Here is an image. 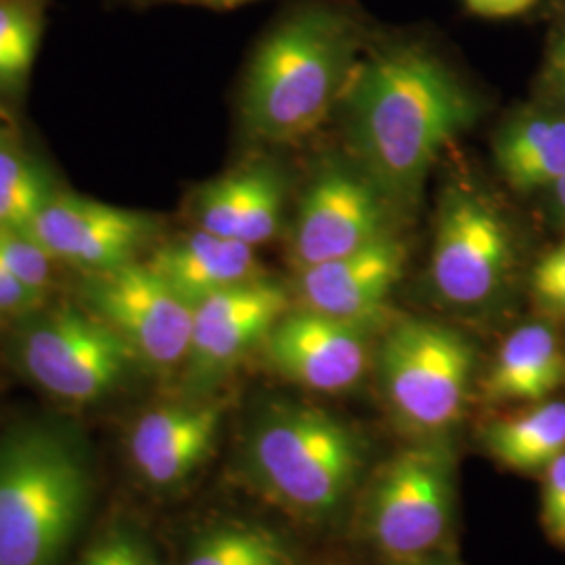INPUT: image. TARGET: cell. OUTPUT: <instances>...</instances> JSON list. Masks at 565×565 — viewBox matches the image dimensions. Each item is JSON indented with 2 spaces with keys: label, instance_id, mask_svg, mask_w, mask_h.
<instances>
[{
  "label": "cell",
  "instance_id": "1",
  "mask_svg": "<svg viewBox=\"0 0 565 565\" xmlns=\"http://www.w3.org/2000/svg\"><path fill=\"white\" fill-rule=\"evenodd\" d=\"M342 103L359 168L392 207L417 202L443 149L482 114L455 67L411 39L369 41Z\"/></svg>",
  "mask_w": 565,
  "mask_h": 565
},
{
  "label": "cell",
  "instance_id": "2",
  "mask_svg": "<svg viewBox=\"0 0 565 565\" xmlns=\"http://www.w3.org/2000/svg\"><path fill=\"white\" fill-rule=\"evenodd\" d=\"M354 7L310 0L277 21L256 46L243 84L247 132L266 142L310 135L342 102L369 46Z\"/></svg>",
  "mask_w": 565,
  "mask_h": 565
},
{
  "label": "cell",
  "instance_id": "3",
  "mask_svg": "<svg viewBox=\"0 0 565 565\" xmlns=\"http://www.w3.org/2000/svg\"><path fill=\"white\" fill-rule=\"evenodd\" d=\"M93 501V469L65 425L0 438V565H61Z\"/></svg>",
  "mask_w": 565,
  "mask_h": 565
},
{
  "label": "cell",
  "instance_id": "4",
  "mask_svg": "<svg viewBox=\"0 0 565 565\" xmlns=\"http://www.w3.org/2000/svg\"><path fill=\"white\" fill-rule=\"evenodd\" d=\"M359 436L323 408L281 404L256 424L247 465L264 492L306 518L338 511L363 471Z\"/></svg>",
  "mask_w": 565,
  "mask_h": 565
},
{
  "label": "cell",
  "instance_id": "5",
  "mask_svg": "<svg viewBox=\"0 0 565 565\" xmlns=\"http://www.w3.org/2000/svg\"><path fill=\"white\" fill-rule=\"evenodd\" d=\"M377 364L385 401L404 427L440 434L461 419L476 352L455 329L404 319L387 331Z\"/></svg>",
  "mask_w": 565,
  "mask_h": 565
},
{
  "label": "cell",
  "instance_id": "6",
  "mask_svg": "<svg viewBox=\"0 0 565 565\" xmlns=\"http://www.w3.org/2000/svg\"><path fill=\"white\" fill-rule=\"evenodd\" d=\"M18 361L28 377L67 403H95L139 361L120 333L95 312L61 306L23 324Z\"/></svg>",
  "mask_w": 565,
  "mask_h": 565
},
{
  "label": "cell",
  "instance_id": "7",
  "mask_svg": "<svg viewBox=\"0 0 565 565\" xmlns=\"http://www.w3.org/2000/svg\"><path fill=\"white\" fill-rule=\"evenodd\" d=\"M452 501V455L438 445L406 448L382 467L369 490L366 532L392 562L422 559L443 543Z\"/></svg>",
  "mask_w": 565,
  "mask_h": 565
},
{
  "label": "cell",
  "instance_id": "8",
  "mask_svg": "<svg viewBox=\"0 0 565 565\" xmlns=\"http://www.w3.org/2000/svg\"><path fill=\"white\" fill-rule=\"evenodd\" d=\"M513 260L503 216L469 184H448L440 200L429 277L452 306H480L497 296Z\"/></svg>",
  "mask_w": 565,
  "mask_h": 565
},
{
  "label": "cell",
  "instance_id": "9",
  "mask_svg": "<svg viewBox=\"0 0 565 565\" xmlns=\"http://www.w3.org/2000/svg\"><path fill=\"white\" fill-rule=\"evenodd\" d=\"M86 298L93 312L120 333L142 363L168 373L186 361L193 306L149 264L130 263L90 275Z\"/></svg>",
  "mask_w": 565,
  "mask_h": 565
},
{
  "label": "cell",
  "instance_id": "10",
  "mask_svg": "<svg viewBox=\"0 0 565 565\" xmlns=\"http://www.w3.org/2000/svg\"><path fill=\"white\" fill-rule=\"evenodd\" d=\"M390 202L361 168L331 163L310 182L291 237L300 268L338 260L390 231Z\"/></svg>",
  "mask_w": 565,
  "mask_h": 565
},
{
  "label": "cell",
  "instance_id": "11",
  "mask_svg": "<svg viewBox=\"0 0 565 565\" xmlns=\"http://www.w3.org/2000/svg\"><path fill=\"white\" fill-rule=\"evenodd\" d=\"M156 224L139 212L55 193L25 228L60 263L88 275L135 263Z\"/></svg>",
  "mask_w": 565,
  "mask_h": 565
},
{
  "label": "cell",
  "instance_id": "12",
  "mask_svg": "<svg viewBox=\"0 0 565 565\" xmlns=\"http://www.w3.org/2000/svg\"><path fill=\"white\" fill-rule=\"evenodd\" d=\"M287 308V291L266 279L224 289L195 303L186 354L191 382L200 387L216 382L268 338Z\"/></svg>",
  "mask_w": 565,
  "mask_h": 565
},
{
  "label": "cell",
  "instance_id": "13",
  "mask_svg": "<svg viewBox=\"0 0 565 565\" xmlns=\"http://www.w3.org/2000/svg\"><path fill=\"white\" fill-rule=\"evenodd\" d=\"M369 327L315 310L287 312L268 333V356L289 382L315 392H343L363 380Z\"/></svg>",
  "mask_w": 565,
  "mask_h": 565
},
{
  "label": "cell",
  "instance_id": "14",
  "mask_svg": "<svg viewBox=\"0 0 565 565\" xmlns=\"http://www.w3.org/2000/svg\"><path fill=\"white\" fill-rule=\"evenodd\" d=\"M406 249L392 233L338 260L298 270L296 289L303 308L345 323L371 327L403 277Z\"/></svg>",
  "mask_w": 565,
  "mask_h": 565
},
{
  "label": "cell",
  "instance_id": "15",
  "mask_svg": "<svg viewBox=\"0 0 565 565\" xmlns=\"http://www.w3.org/2000/svg\"><path fill=\"white\" fill-rule=\"evenodd\" d=\"M221 404H172L145 413L130 434V455L142 478L153 486H174L189 478L216 440Z\"/></svg>",
  "mask_w": 565,
  "mask_h": 565
},
{
  "label": "cell",
  "instance_id": "16",
  "mask_svg": "<svg viewBox=\"0 0 565 565\" xmlns=\"http://www.w3.org/2000/svg\"><path fill=\"white\" fill-rule=\"evenodd\" d=\"M281 174L268 163H249L205 182L193 200L200 231L260 245L270 242L282 212Z\"/></svg>",
  "mask_w": 565,
  "mask_h": 565
},
{
  "label": "cell",
  "instance_id": "17",
  "mask_svg": "<svg viewBox=\"0 0 565 565\" xmlns=\"http://www.w3.org/2000/svg\"><path fill=\"white\" fill-rule=\"evenodd\" d=\"M147 264L191 306L224 289L264 279L254 245L205 231L163 245Z\"/></svg>",
  "mask_w": 565,
  "mask_h": 565
},
{
  "label": "cell",
  "instance_id": "18",
  "mask_svg": "<svg viewBox=\"0 0 565 565\" xmlns=\"http://www.w3.org/2000/svg\"><path fill=\"white\" fill-rule=\"evenodd\" d=\"M565 382V354L557 333L541 321L518 327L486 375L488 403H541Z\"/></svg>",
  "mask_w": 565,
  "mask_h": 565
},
{
  "label": "cell",
  "instance_id": "19",
  "mask_svg": "<svg viewBox=\"0 0 565 565\" xmlns=\"http://www.w3.org/2000/svg\"><path fill=\"white\" fill-rule=\"evenodd\" d=\"M494 162L511 189L527 195L565 177V114L524 111L494 139Z\"/></svg>",
  "mask_w": 565,
  "mask_h": 565
},
{
  "label": "cell",
  "instance_id": "20",
  "mask_svg": "<svg viewBox=\"0 0 565 565\" xmlns=\"http://www.w3.org/2000/svg\"><path fill=\"white\" fill-rule=\"evenodd\" d=\"M484 445L509 469L543 473L565 450V403L536 404L522 415L486 425Z\"/></svg>",
  "mask_w": 565,
  "mask_h": 565
},
{
  "label": "cell",
  "instance_id": "21",
  "mask_svg": "<svg viewBox=\"0 0 565 565\" xmlns=\"http://www.w3.org/2000/svg\"><path fill=\"white\" fill-rule=\"evenodd\" d=\"M184 565H291L277 534L258 525H221L193 546Z\"/></svg>",
  "mask_w": 565,
  "mask_h": 565
},
{
  "label": "cell",
  "instance_id": "22",
  "mask_svg": "<svg viewBox=\"0 0 565 565\" xmlns=\"http://www.w3.org/2000/svg\"><path fill=\"white\" fill-rule=\"evenodd\" d=\"M53 195L41 166L0 145V228L25 231Z\"/></svg>",
  "mask_w": 565,
  "mask_h": 565
},
{
  "label": "cell",
  "instance_id": "23",
  "mask_svg": "<svg viewBox=\"0 0 565 565\" xmlns=\"http://www.w3.org/2000/svg\"><path fill=\"white\" fill-rule=\"evenodd\" d=\"M41 32L42 0H0V49L25 70L34 63Z\"/></svg>",
  "mask_w": 565,
  "mask_h": 565
},
{
  "label": "cell",
  "instance_id": "24",
  "mask_svg": "<svg viewBox=\"0 0 565 565\" xmlns=\"http://www.w3.org/2000/svg\"><path fill=\"white\" fill-rule=\"evenodd\" d=\"M0 263L20 281L46 296V289L53 281L55 258L30 233L0 228Z\"/></svg>",
  "mask_w": 565,
  "mask_h": 565
},
{
  "label": "cell",
  "instance_id": "25",
  "mask_svg": "<svg viewBox=\"0 0 565 565\" xmlns=\"http://www.w3.org/2000/svg\"><path fill=\"white\" fill-rule=\"evenodd\" d=\"M76 565H156V559L137 532L111 527L86 548Z\"/></svg>",
  "mask_w": 565,
  "mask_h": 565
},
{
  "label": "cell",
  "instance_id": "26",
  "mask_svg": "<svg viewBox=\"0 0 565 565\" xmlns=\"http://www.w3.org/2000/svg\"><path fill=\"white\" fill-rule=\"evenodd\" d=\"M530 289L536 306L557 319H565V242L548 249L536 263Z\"/></svg>",
  "mask_w": 565,
  "mask_h": 565
},
{
  "label": "cell",
  "instance_id": "27",
  "mask_svg": "<svg viewBox=\"0 0 565 565\" xmlns=\"http://www.w3.org/2000/svg\"><path fill=\"white\" fill-rule=\"evenodd\" d=\"M44 296L20 281L4 264L0 263V317L32 315Z\"/></svg>",
  "mask_w": 565,
  "mask_h": 565
},
{
  "label": "cell",
  "instance_id": "28",
  "mask_svg": "<svg viewBox=\"0 0 565 565\" xmlns=\"http://www.w3.org/2000/svg\"><path fill=\"white\" fill-rule=\"evenodd\" d=\"M469 13L488 20H507L527 13L539 0H463Z\"/></svg>",
  "mask_w": 565,
  "mask_h": 565
},
{
  "label": "cell",
  "instance_id": "29",
  "mask_svg": "<svg viewBox=\"0 0 565 565\" xmlns=\"http://www.w3.org/2000/svg\"><path fill=\"white\" fill-rule=\"evenodd\" d=\"M543 518L565 505V450L543 471Z\"/></svg>",
  "mask_w": 565,
  "mask_h": 565
},
{
  "label": "cell",
  "instance_id": "30",
  "mask_svg": "<svg viewBox=\"0 0 565 565\" xmlns=\"http://www.w3.org/2000/svg\"><path fill=\"white\" fill-rule=\"evenodd\" d=\"M546 76L553 88L565 99V21L555 30V36L548 46Z\"/></svg>",
  "mask_w": 565,
  "mask_h": 565
},
{
  "label": "cell",
  "instance_id": "31",
  "mask_svg": "<svg viewBox=\"0 0 565 565\" xmlns=\"http://www.w3.org/2000/svg\"><path fill=\"white\" fill-rule=\"evenodd\" d=\"M174 4L182 7H200V9H210V11H231V9H239L243 4L256 2V0H168Z\"/></svg>",
  "mask_w": 565,
  "mask_h": 565
},
{
  "label": "cell",
  "instance_id": "32",
  "mask_svg": "<svg viewBox=\"0 0 565 565\" xmlns=\"http://www.w3.org/2000/svg\"><path fill=\"white\" fill-rule=\"evenodd\" d=\"M545 522L546 532L548 536L557 543V545H565V505L557 509L555 513L543 518Z\"/></svg>",
  "mask_w": 565,
  "mask_h": 565
},
{
  "label": "cell",
  "instance_id": "33",
  "mask_svg": "<svg viewBox=\"0 0 565 565\" xmlns=\"http://www.w3.org/2000/svg\"><path fill=\"white\" fill-rule=\"evenodd\" d=\"M548 191L553 193V200L557 203L559 212L565 216V177L562 181L557 182V184H553Z\"/></svg>",
  "mask_w": 565,
  "mask_h": 565
},
{
  "label": "cell",
  "instance_id": "34",
  "mask_svg": "<svg viewBox=\"0 0 565 565\" xmlns=\"http://www.w3.org/2000/svg\"><path fill=\"white\" fill-rule=\"evenodd\" d=\"M398 565H452L445 557H438V555H427V557H422V559H413V562H406V564Z\"/></svg>",
  "mask_w": 565,
  "mask_h": 565
}]
</instances>
